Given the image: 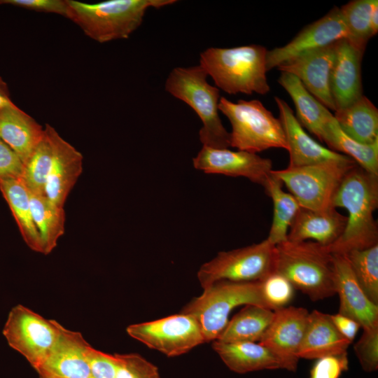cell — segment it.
I'll use <instances>...</instances> for the list:
<instances>
[{"mask_svg": "<svg viewBox=\"0 0 378 378\" xmlns=\"http://www.w3.org/2000/svg\"><path fill=\"white\" fill-rule=\"evenodd\" d=\"M43 135L44 127L15 104L0 108V138L23 164Z\"/></svg>", "mask_w": 378, "mask_h": 378, "instance_id": "24", "label": "cell"}, {"mask_svg": "<svg viewBox=\"0 0 378 378\" xmlns=\"http://www.w3.org/2000/svg\"><path fill=\"white\" fill-rule=\"evenodd\" d=\"M243 304L269 309L262 296L260 281L216 282L188 302L181 312L197 321L205 342H210L216 340L223 332L232 310Z\"/></svg>", "mask_w": 378, "mask_h": 378, "instance_id": "7", "label": "cell"}, {"mask_svg": "<svg viewBox=\"0 0 378 378\" xmlns=\"http://www.w3.org/2000/svg\"><path fill=\"white\" fill-rule=\"evenodd\" d=\"M115 378H160L158 368L138 354H118Z\"/></svg>", "mask_w": 378, "mask_h": 378, "instance_id": "36", "label": "cell"}, {"mask_svg": "<svg viewBox=\"0 0 378 378\" xmlns=\"http://www.w3.org/2000/svg\"><path fill=\"white\" fill-rule=\"evenodd\" d=\"M376 0H354L340 8L349 43L364 54L369 39L372 37L370 16Z\"/></svg>", "mask_w": 378, "mask_h": 378, "instance_id": "33", "label": "cell"}, {"mask_svg": "<svg viewBox=\"0 0 378 378\" xmlns=\"http://www.w3.org/2000/svg\"><path fill=\"white\" fill-rule=\"evenodd\" d=\"M267 50L260 45L209 48L200 53V65L218 88L230 94H266Z\"/></svg>", "mask_w": 378, "mask_h": 378, "instance_id": "2", "label": "cell"}, {"mask_svg": "<svg viewBox=\"0 0 378 378\" xmlns=\"http://www.w3.org/2000/svg\"><path fill=\"white\" fill-rule=\"evenodd\" d=\"M274 314V311L261 306L245 305L227 322L216 340L226 343L260 341Z\"/></svg>", "mask_w": 378, "mask_h": 378, "instance_id": "28", "label": "cell"}, {"mask_svg": "<svg viewBox=\"0 0 378 378\" xmlns=\"http://www.w3.org/2000/svg\"><path fill=\"white\" fill-rule=\"evenodd\" d=\"M193 165L206 174L244 177L262 187L273 170L271 160L257 153L205 146L193 158Z\"/></svg>", "mask_w": 378, "mask_h": 378, "instance_id": "13", "label": "cell"}, {"mask_svg": "<svg viewBox=\"0 0 378 378\" xmlns=\"http://www.w3.org/2000/svg\"><path fill=\"white\" fill-rule=\"evenodd\" d=\"M330 316L338 332L351 343L360 328V324L355 320L340 313Z\"/></svg>", "mask_w": 378, "mask_h": 378, "instance_id": "42", "label": "cell"}, {"mask_svg": "<svg viewBox=\"0 0 378 378\" xmlns=\"http://www.w3.org/2000/svg\"><path fill=\"white\" fill-rule=\"evenodd\" d=\"M332 255L335 289L340 298L339 313L357 321L363 330L378 326V305L372 302L360 288L346 256Z\"/></svg>", "mask_w": 378, "mask_h": 378, "instance_id": "17", "label": "cell"}, {"mask_svg": "<svg viewBox=\"0 0 378 378\" xmlns=\"http://www.w3.org/2000/svg\"><path fill=\"white\" fill-rule=\"evenodd\" d=\"M336 42L302 53L277 67L281 72L296 76L320 103L333 111L335 106L330 92V76Z\"/></svg>", "mask_w": 378, "mask_h": 378, "instance_id": "14", "label": "cell"}, {"mask_svg": "<svg viewBox=\"0 0 378 378\" xmlns=\"http://www.w3.org/2000/svg\"><path fill=\"white\" fill-rule=\"evenodd\" d=\"M0 190L7 202L26 244L42 253V245L31 210L29 192L18 178L0 179Z\"/></svg>", "mask_w": 378, "mask_h": 378, "instance_id": "27", "label": "cell"}, {"mask_svg": "<svg viewBox=\"0 0 378 378\" xmlns=\"http://www.w3.org/2000/svg\"><path fill=\"white\" fill-rule=\"evenodd\" d=\"M212 347L232 371L244 374L262 370H287L286 364L266 346L251 342L213 341Z\"/></svg>", "mask_w": 378, "mask_h": 378, "instance_id": "23", "label": "cell"}, {"mask_svg": "<svg viewBox=\"0 0 378 378\" xmlns=\"http://www.w3.org/2000/svg\"><path fill=\"white\" fill-rule=\"evenodd\" d=\"M176 0H108L88 4L67 0L66 17L92 39L106 43L127 38L142 23L146 10Z\"/></svg>", "mask_w": 378, "mask_h": 378, "instance_id": "4", "label": "cell"}, {"mask_svg": "<svg viewBox=\"0 0 378 378\" xmlns=\"http://www.w3.org/2000/svg\"><path fill=\"white\" fill-rule=\"evenodd\" d=\"M278 83L291 97L296 109V118L321 141L330 111L320 103L293 74L281 72Z\"/></svg>", "mask_w": 378, "mask_h": 378, "instance_id": "25", "label": "cell"}, {"mask_svg": "<svg viewBox=\"0 0 378 378\" xmlns=\"http://www.w3.org/2000/svg\"><path fill=\"white\" fill-rule=\"evenodd\" d=\"M351 344L338 332L330 314L314 310L309 314L298 356L299 359H317L340 354L347 352Z\"/></svg>", "mask_w": 378, "mask_h": 378, "instance_id": "22", "label": "cell"}, {"mask_svg": "<svg viewBox=\"0 0 378 378\" xmlns=\"http://www.w3.org/2000/svg\"><path fill=\"white\" fill-rule=\"evenodd\" d=\"M356 164L350 158L302 167H288L272 172L286 186L301 208L323 210L333 207V198L343 178Z\"/></svg>", "mask_w": 378, "mask_h": 378, "instance_id": "8", "label": "cell"}, {"mask_svg": "<svg viewBox=\"0 0 378 378\" xmlns=\"http://www.w3.org/2000/svg\"><path fill=\"white\" fill-rule=\"evenodd\" d=\"M62 325L46 319L18 304L13 307L3 328L8 345L21 354L36 370L46 360L57 343Z\"/></svg>", "mask_w": 378, "mask_h": 378, "instance_id": "10", "label": "cell"}, {"mask_svg": "<svg viewBox=\"0 0 378 378\" xmlns=\"http://www.w3.org/2000/svg\"><path fill=\"white\" fill-rule=\"evenodd\" d=\"M344 255L366 296L378 305V244Z\"/></svg>", "mask_w": 378, "mask_h": 378, "instance_id": "34", "label": "cell"}, {"mask_svg": "<svg viewBox=\"0 0 378 378\" xmlns=\"http://www.w3.org/2000/svg\"><path fill=\"white\" fill-rule=\"evenodd\" d=\"M357 358L366 372L378 368V326L363 330L359 340L354 344Z\"/></svg>", "mask_w": 378, "mask_h": 378, "instance_id": "37", "label": "cell"}, {"mask_svg": "<svg viewBox=\"0 0 378 378\" xmlns=\"http://www.w3.org/2000/svg\"><path fill=\"white\" fill-rule=\"evenodd\" d=\"M86 358L93 378H115L117 360L114 355L98 351L90 345Z\"/></svg>", "mask_w": 378, "mask_h": 378, "instance_id": "39", "label": "cell"}, {"mask_svg": "<svg viewBox=\"0 0 378 378\" xmlns=\"http://www.w3.org/2000/svg\"><path fill=\"white\" fill-rule=\"evenodd\" d=\"M274 100L278 106L279 119L282 124L288 147V167H302L351 158L316 142L304 130L289 105L278 97H275Z\"/></svg>", "mask_w": 378, "mask_h": 378, "instance_id": "18", "label": "cell"}, {"mask_svg": "<svg viewBox=\"0 0 378 378\" xmlns=\"http://www.w3.org/2000/svg\"><path fill=\"white\" fill-rule=\"evenodd\" d=\"M44 128L52 150L45 195L51 202L64 207L69 194L83 172V158L54 127L46 124Z\"/></svg>", "mask_w": 378, "mask_h": 378, "instance_id": "16", "label": "cell"}, {"mask_svg": "<svg viewBox=\"0 0 378 378\" xmlns=\"http://www.w3.org/2000/svg\"><path fill=\"white\" fill-rule=\"evenodd\" d=\"M274 249L275 245L266 238L258 244L220 251L200 267V285L205 289L220 281H261L274 272Z\"/></svg>", "mask_w": 378, "mask_h": 378, "instance_id": "9", "label": "cell"}, {"mask_svg": "<svg viewBox=\"0 0 378 378\" xmlns=\"http://www.w3.org/2000/svg\"><path fill=\"white\" fill-rule=\"evenodd\" d=\"M0 4H10L64 17H66L68 9L67 0H0Z\"/></svg>", "mask_w": 378, "mask_h": 378, "instance_id": "40", "label": "cell"}, {"mask_svg": "<svg viewBox=\"0 0 378 378\" xmlns=\"http://www.w3.org/2000/svg\"><path fill=\"white\" fill-rule=\"evenodd\" d=\"M347 218L331 207L323 210L300 208L291 223L287 239L314 241L325 246L334 244L344 232Z\"/></svg>", "mask_w": 378, "mask_h": 378, "instance_id": "21", "label": "cell"}, {"mask_svg": "<svg viewBox=\"0 0 378 378\" xmlns=\"http://www.w3.org/2000/svg\"><path fill=\"white\" fill-rule=\"evenodd\" d=\"M363 56V53L356 49L347 39L336 42L330 76V92L335 111L350 105L363 95L361 80Z\"/></svg>", "mask_w": 378, "mask_h": 378, "instance_id": "20", "label": "cell"}, {"mask_svg": "<svg viewBox=\"0 0 378 378\" xmlns=\"http://www.w3.org/2000/svg\"><path fill=\"white\" fill-rule=\"evenodd\" d=\"M52 145L44 128L43 139L23 164L20 181L29 193L44 194L52 160Z\"/></svg>", "mask_w": 378, "mask_h": 378, "instance_id": "32", "label": "cell"}, {"mask_svg": "<svg viewBox=\"0 0 378 378\" xmlns=\"http://www.w3.org/2000/svg\"><path fill=\"white\" fill-rule=\"evenodd\" d=\"M218 110L232 125L230 146L253 153L272 148L288 150L282 124L262 103L257 99L232 102L220 98Z\"/></svg>", "mask_w": 378, "mask_h": 378, "instance_id": "6", "label": "cell"}, {"mask_svg": "<svg viewBox=\"0 0 378 378\" xmlns=\"http://www.w3.org/2000/svg\"><path fill=\"white\" fill-rule=\"evenodd\" d=\"M126 331L132 338L169 357L186 354L205 342L197 321L182 312L132 324Z\"/></svg>", "mask_w": 378, "mask_h": 378, "instance_id": "11", "label": "cell"}, {"mask_svg": "<svg viewBox=\"0 0 378 378\" xmlns=\"http://www.w3.org/2000/svg\"><path fill=\"white\" fill-rule=\"evenodd\" d=\"M12 105H14V104L10 99L8 86L0 77V108Z\"/></svg>", "mask_w": 378, "mask_h": 378, "instance_id": "43", "label": "cell"}, {"mask_svg": "<svg viewBox=\"0 0 378 378\" xmlns=\"http://www.w3.org/2000/svg\"><path fill=\"white\" fill-rule=\"evenodd\" d=\"M23 162L0 138V179L18 178L22 175Z\"/></svg>", "mask_w": 378, "mask_h": 378, "instance_id": "41", "label": "cell"}, {"mask_svg": "<svg viewBox=\"0 0 378 378\" xmlns=\"http://www.w3.org/2000/svg\"><path fill=\"white\" fill-rule=\"evenodd\" d=\"M370 24L372 36L378 31V1L376 0L370 16Z\"/></svg>", "mask_w": 378, "mask_h": 378, "instance_id": "44", "label": "cell"}, {"mask_svg": "<svg viewBox=\"0 0 378 378\" xmlns=\"http://www.w3.org/2000/svg\"><path fill=\"white\" fill-rule=\"evenodd\" d=\"M263 187L273 203L272 223L267 239L276 245L287 240L290 226L301 206L293 195L283 190V183L272 172Z\"/></svg>", "mask_w": 378, "mask_h": 378, "instance_id": "31", "label": "cell"}, {"mask_svg": "<svg viewBox=\"0 0 378 378\" xmlns=\"http://www.w3.org/2000/svg\"><path fill=\"white\" fill-rule=\"evenodd\" d=\"M332 206L346 209L348 216L342 235L328 247L332 253L346 254L378 244V227L373 216L378 206V176L355 165L343 178Z\"/></svg>", "mask_w": 378, "mask_h": 378, "instance_id": "1", "label": "cell"}, {"mask_svg": "<svg viewBox=\"0 0 378 378\" xmlns=\"http://www.w3.org/2000/svg\"><path fill=\"white\" fill-rule=\"evenodd\" d=\"M322 142L328 148L351 158L359 167L378 176V141L363 144L346 135L339 127L333 114L326 122Z\"/></svg>", "mask_w": 378, "mask_h": 378, "instance_id": "30", "label": "cell"}, {"mask_svg": "<svg viewBox=\"0 0 378 378\" xmlns=\"http://www.w3.org/2000/svg\"><path fill=\"white\" fill-rule=\"evenodd\" d=\"M40 376V378H55V377H48V376H44V375H39Z\"/></svg>", "mask_w": 378, "mask_h": 378, "instance_id": "45", "label": "cell"}, {"mask_svg": "<svg viewBox=\"0 0 378 378\" xmlns=\"http://www.w3.org/2000/svg\"><path fill=\"white\" fill-rule=\"evenodd\" d=\"M89 346L81 333L62 326L54 348L36 370L55 378H93L86 358Z\"/></svg>", "mask_w": 378, "mask_h": 378, "instance_id": "19", "label": "cell"}, {"mask_svg": "<svg viewBox=\"0 0 378 378\" xmlns=\"http://www.w3.org/2000/svg\"><path fill=\"white\" fill-rule=\"evenodd\" d=\"M348 38V31L340 8H333L326 15L303 28L289 43L267 51V71L308 51Z\"/></svg>", "mask_w": 378, "mask_h": 378, "instance_id": "12", "label": "cell"}, {"mask_svg": "<svg viewBox=\"0 0 378 378\" xmlns=\"http://www.w3.org/2000/svg\"><path fill=\"white\" fill-rule=\"evenodd\" d=\"M206 71L200 66L176 67L169 73L165 90L190 106L202 122L199 132L203 146L228 148L230 132L223 126L218 114L220 90L210 85Z\"/></svg>", "mask_w": 378, "mask_h": 378, "instance_id": "5", "label": "cell"}, {"mask_svg": "<svg viewBox=\"0 0 378 378\" xmlns=\"http://www.w3.org/2000/svg\"><path fill=\"white\" fill-rule=\"evenodd\" d=\"M334 112L339 127L349 137L363 144L378 141V109L365 95Z\"/></svg>", "mask_w": 378, "mask_h": 378, "instance_id": "26", "label": "cell"}, {"mask_svg": "<svg viewBox=\"0 0 378 378\" xmlns=\"http://www.w3.org/2000/svg\"><path fill=\"white\" fill-rule=\"evenodd\" d=\"M349 369L347 352L317 358L312 365L309 378H340Z\"/></svg>", "mask_w": 378, "mask_h": 378, "instance_id": "38", "label": "cell"}, {"mask_svg": "<svg viewBox=\"0 0 378 378\" xmlns=\"http://www.w3.org/2000/svg\"><path fill=\"white\" fill-rule=\"evenodd\" d=\"M274 317L259 343L279 357L288 370L295 371L309 312L303 307H285L274 311Z\"/></svg>", "mask_w": 378, "mask_h": 378, "instance_id": "15", "label": "cell"}, {"mask_svg": "<svg viewBox=\"0 0 378 378\" xmlns=\"http://www.w3.org/2000/svg\"><path fill=\"white\" fill-rule=\"evenodd\" d=\"M33 220L38 230L42 253L48 255L55 248L65 231V211L46 195L29 193Z\"/></svg>", "mask_w": 378, "mask_h": 378, "instance_id": "29", "label": "cell"}, {"mask_svg": "<svg viewBox=\"0 0 378 378\" xmlns=\"http://www.w3.org/2000/svg\"><path fill=\"white\" fill-rule=\"evenodd\" d=\"M263 298L272 311L285 307L293 299L294 287L282 275L273 272L260 281Z\"/></svg>", "mask_w": 378, "mask_h": 378, "instance_id": "35", "label": "cell"}, {"mask_svg": "<svg viewBox=\"0 0 378 378\" xmlns=\"http://www.w3.org/2000/svg\"><path fill=\"white\" fill-rule=\"evenodd\" d=\"M274 272L284 276L312 301L336 294L332 253L328 246L315 241L287 239L275 245Z\"/></svg>", "mask_w": 378, "mask_h": 378, "instance_id": "3", "label": "cell"}]
</instances>
